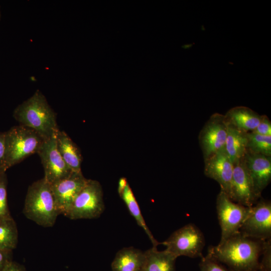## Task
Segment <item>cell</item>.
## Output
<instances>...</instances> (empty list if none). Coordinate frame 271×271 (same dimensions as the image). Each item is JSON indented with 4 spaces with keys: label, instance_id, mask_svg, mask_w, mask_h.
<instances>
[{
    "label": "cell",
    "instance_id": "obj_10",
    "mask_svg": "<svg viewBox=\"0 0 271 271\" xmlns=\"http://www.w3.org/2000/svg\"><path fill=\"white\" fill-rule=\"evenodd\" d=\"M56 136L44 141L37 153L44 168V178L50 185L68 177L72 172L57 150Z\"/></svg>",
    "mask_w": 271,
    "mask_h": 271
},
{
    "label": "cell",
    "instance_id": "obj_29",
    "mask_svg": "<svg viewBox=\"0 0 271 271\" xmlns=\"http://www.w3.org/2000/svg\"><path fill=\"white\" fill-rule=\"evenodd\" d=\"M10 252L0 250V271L11 260L10 259Z\"/></svg>",
    "mask_w": 271,
    "mask_h": 271
},
{
    "label": "cell",
    "instance_id": "obj_15",
    "mask_svg": "<svg viewBox=\"0 0 271 271\" xmlns=\"http://www.w3.org/2000/svg\"><path fill=\"white\" fill-rule=\"evenodd\" d=\"M56 141L59 153L71 171L81 172L82 158L75 143L64 131L60 129L56 133Z\"/></svg>",
    "mask_w": 271,
    "mask_h": 271
},
{
    "label": "cell",
    "instance_id": "obj_19",
    "mask_svg": "<svg viewBox=\"0 0 271 271\" xmlns=\"http://www.w3.org/2000/svg\"><path fill=\"white\" fill-rule=\"evenodd\" d=\"M145 258L140 271H176V258L165 249L159 251L157 247L144 251Z\"/></svg>",
    "mask_w": 271,
    "mask_h": 271
},
{
    "label": "cell",
    "instance_id": "obj_21",
    "mask_svg": "<svg viewBox=\"0 0 271 271\" xmlns=\"http://www.w3.org/2000/svg\"><path fill=\"white\" fill-rule=\"evenodd\" d=\"M18 231L13 218L0 222V250L11 252L17 245Z\"/></svg>",
    "mask_w": 271,
    "mask_h": 271
},
{
    "label": "cell",
    "instance_id": "obj_17",
    "mask_svg": "<svg viewBox=\"0 0 271 271\" xmlns=\"http://www.w3.org/2000/svg\"><path fill=\"white\" fill-rule=\"evenodd\" d=\"M247 134L227 123L224 150L233 164L242 160L246 153Z\"/></svg>",
    "mask_w": 271,
    "mask_h": 271
},
{
    "label": "cell",
    "instance_id": "obj_31",
    "mask_svg": "<svg viewBox=\"0 0 271 271\" xmlns=\"http://www.w3.org/2000/svg\"><path fill=\"white\" fill-rule=\"evenodd\" d=\"M5 172H6L4 171L3 169H0V175H1V174H2L3 173H5Z\"/></svg>",
    "mask_w": 271,
    "mask_h": 271
},
{
    "label": "cell",
    "instance_id": "obj_23",
    "mask_svg": "<svg viewBox=\"0 0 271 271\" xmlns=\"http://www.w3.org/2000/svg\"><path fill=\"white\" fill-rule=\"evenodd\" d=\"M12 218L8 205L6 172L0 175V222Z\"/></svg>",
    "mask_w": 271,
    "mask_h": 271
},
{
    "label": "cell",
    "instance_id": "obj_13",
    "mask_svg": "<svg viewBox=\"0 0 271 271\" xmlns=\"http://www.w3.org/2000/svg\"><path fill=\"white\" fill-rule=\"evenodd\" d=\"M234 166L224 150L204 160V174L219 184L220 191L230 198Z\"/></svg>",
    "mask_w": 271,
    "mask_h": 271
},
{
    "label": "cell",
    "instance_id": "obj_27",
    "mask_svg": "<svg viewBox=\"0 0 271 271\" xmlns=\"http://www.w3.org/2000/svg\"><path fill=\"white\" fill-rule=\"evenodd\" d=\"M6 131L0 132V169L6 172Z\"/></svg>",
    "mask_w": 271,
    "mask_h": 271
},
{
    "label": "cell",
    "instance_id": "obj_24",
    "mask_svg": "<svg viewBox=\"0 0 271 271\" xmlns=\"http://www.w3.org/2000/svg\"><path fill=\"white\" fill-rule=\"evenodd\" d=\"M201 258L199 264L200 271H232L208 254Z\"/></svg>",
    "mask_w": 271,
    "mask_h": 271
},
{
    "label": "cell",
    "instance_id": "obj_2",
    "mask_svg": "<svg viewBox=\"0 0 271 271\" xmlns=\"http://www.w3.org/2000/svg\"><path fill=\"white\" fill-rule=\"evenodd\" d=\"M13 115L20 125L34 130L45 141L56 135L59 129L56 113L38 90L15 108Z\"/></svg>",
    "mask_w": 271,
    "mask_h": 271
},
{
    "label": "cell",
    "instance_id": "obj_9",
    "mask_svg": "<svg viewBox=\"0 0 271 271\" xmlns=\"http://www.w3.org/2000/svg\"><path fill=\"white\" fill-rule=\"evenodd\" d=\"M227 133V122L224 115L212 114L199 135V141L204 160L224 150Z\"/></svg>",
    "mask_w": 271,
    "mask_h": 271
},
{
    "label": "cell",
    "instance_id": "obj_5",
    "mask_svg": "<svg viewBox=\"0 0 271 271\" xmlns=\"http://www.w3.org/2000/svg\"><path fill=\"white\" fill-rule=\"evenodd\" d=\"M161 243L176 258L180 256L196 258L203 256L205 240L201 230L194 224L189 223L175 231Z\"/></svg>",
    "mask_w": 271,
    "mask_h": 271
},
{
    "label": "cell",
    "instance_id": "obj_8",
    "mask_svg": "<svg viewBox=\"0 0 271 271\" xmlns=\"http://www.w3.org/2000/svg\"><path fill=\"white\" fill-rule=\"evenodd\" d=\"M239 232L252 239L265 241L271 239V202L260 199L251 207Z\"/></svg>",
    "mask_w": 271,
    "mask_h": 271
},
{
    "label": "cell",
    "instance_id": "obj_20",
    "mask_svg": "<svg viewBox=\"0 0 271 271\" xmlns=\"http://www.w3.org/2000/svg\"><path fill=\"white\" fill-rule=\"evenodd\" d=\"M119 196L123 200L129 213L134 218L137 224L144 230L147 234L153 244V246L157 247L160 243L154 238L147 226L142 214L139 204L128 183L127 184Z\"/></svg>",
    "mask_w": 271,
    "mask_h": 271
},
{
    "label": "cell",
    "instance_id": "obj_16",
    "mask_svg": "<svg viewBox=\"0 0 271 271\" xmlns=\"http://www.w3.org/2000/svg\"><path fill=\"white\" fill-rule=\"evenodd\" d=\"M261 116L245 106H236L224 115L227 122L235 128L248 132L253 131L259 124Z\"/></svg>",
    "mask_w": 271,
    "mask_h": 271
},
{
    "label": "cell",
    "instance_id": "obj_11",
    "mask_svg": "<svg viewBox=\"0 0 271 271\" xmlns=\"http://www.w3.org/2000/svg\"><path fill=\"white\" fill-rule=\"evenodd\" d=\"M87 181L82 172H72L68 177L50 185L60 214L66 215Z\"/></svg>",
    "mask_w": 271,
    "mask_h": 271
},
{
    "label": "cell",
    "instance_id": "obj_3",
    "mask_svg": "<svg viewBox=\"0 0 271 271\" xmlns=\"http://www.w3.org/2000/svg\"><path fill=\"white\" fill-rule=\"evenodd\" d=\"M23 213L37 224L53 226L60 214L50 185L44 178L33 183L28 188Z\"/></svg>",
    "mask_w": 271,
    "mask_h": 271
},
{
    "label": "cell",
    "instance_id": "obj_22",
    "mask_svg": "<svg viewBox=\"0 0 271 271\" xmlns=\"http://www.w3.org/2000/svg\"><path fill=\"white\" fill-rule=\"evenodd\" d=\"M247 136L246 152L271 157V136L250 131L247 132Z\"/></svg>",
    "mask_w": 271,
    "mask_h": 271
},
{
    "label": "cell",
    "instance_id": "obj_7",
    "mask_svg": "<svg viewBox=\"0 0 271 271\" xmlns=\"http://www.w3.org/2000/svg\"><path fill=\"white\" fill-rule=\"evenodd\" d=\"M251 207L233 202L225 193L220 191L216 199L217 214L221 229L219 243L239 232Z\"/></svg>",
    "mask_w": 271,
    "mask_h": 271
},
{
    "label": "cell",
    "instance_id": "obj_26",
    "mask_svg": "<svg viewBox=\"0 0 271 271\" xmlns=\"http://www.w3.org/2000/svg\"><path fill=\"white\" fill-rule=\"evenodd\" d=\"M251 131L263 136H271V122L269 118L265 115H262L259 124Z\"/></svg>",
    "mask_w": 271,
    "mask_h": 271
},
{
    "label": "cell",
    "instance_id": "obj_30",
    "mask_svg": "<svg viewBox=\"0 0 271 271\" xmlns=\"http://www.w3.org/2000/svg\"><path fill=\"white\" fill-rule=\"evenodd\" d=\"M127 183L128 182L125 178L122 177L119 179L118 181V189H117L118 193L119 196L122 193L123 190L124 189Z\"/></svg>",
    "mask_w": 271,
    "mask_h": 271
},
{
    "label": "cell",
    "instance_id": "obj_28",
    "mask_svg": "<svg viewBox=\"0 0 271 271\" xmlns=\"http://www.w3.org/2000/svg\"><path fill=\"white\" fill-rule=\"evenodd\" d=\"M1 271H26V269L22 265L10 260Z\"/></svg>",
    "mask_w": 271,
    "mask_h": 271
},
{
    "label": "cell",
    "instance_id": "obj_4",
    "mask_svg": "<svg viewBox=\"0 0 271 271\" xmlns=\"http://www.w3.org/2000/svg\"><path fill=\"white\" fill-rule=\"evenodd\" d=\"M44 141L34 130L20 124L6 131V171L29 156L37 154Z\"/></svg>",
    "mask_w": 271,
    "mask_h": 271
},
{
    "label": "cell",
    "instance_id": "obj_25",
    "mask_svg": "<svg viewBox=\"0 0 271 271\" xmlns=\"http://www.w3.org/2000/svg\"><path fill=\"white\" fill-rule=\"evenodd\" d=\"M258 271H271V239L264 241Z\"/></svg>",
    "mask_w": 271,
    "mask_h": 271
},
{
    "label": "cell",
    "instance_id": "obj_6",
    "mask_svg": "<svg viewBox=\"0 0 271 271\" xmlns=\"http://www.w3.org/2000/svg\"><path fill=\"white\" fill-rule=\"evenodd\" d=\"M103 194L100 183L87 179L65 216L72 220L99 217L104 210Z\"/></svg>",
    "mask_w": 271,
    "mask_h": 271
},
{
    "label": "cell",
    "instance_id": "obj_1",
    "mask_svg": "<svg viewBox=\"0 0 271 271\" xmlns=\"http://www.w3.org/2000/svg\"><path fill=\"white\" fill-rule=\"evenodd\" d=\"M263 242L238 232L221 243L210 246L207 254L232 271H258Z\"/></svg>",
    "mask_w": 271,
    "mask_h": 271
},
{
    "label": "cell",
    "instance_id": "obj_14",
    "mask_svg": "<svg viewBox=\"0 0 271 271\" xmlns=\"http://www.w3.org/2000/svg\"><path fill=\"white\" fill-rule=\"evenodd\" d=\"M243 161L254 191L260 198L262 191L271 180V157L246 152Z\"/></svg>",
    "mask_w": 271,
    "mask_h": 271
},
{
    "label": "cell",
    "instance_id": "obj_18",
    "mask_svg": "<svg viewBox=\"0 0 271 271\" xmlns=\"http://www.w3.org/2000/svg\"><path fill=\"white\" fill-rule=\"evenodd\" d=\"M145 258L144 252L130 246L120 249L111 263L112 271H140Z\"/></svg>",
    "mask_w": 271,
    "mask_h": 271
},
{
    "label": "cell",
    "instance_id": "obj_12",
    "mask_svg": "<svg viewBox=\"0 0 271 271\" xmlns=\"http://www.w3.org/2000/svg\"><path fill=\"white\" fill-rule=\"evenodd\" d=\"M233 166L230 199L233 202L251 207L258 201L259 198L254 191L243 159Z\"/></svg>",
    "mask_w": 271,
    "mask_h": 271
}]
</instances>
